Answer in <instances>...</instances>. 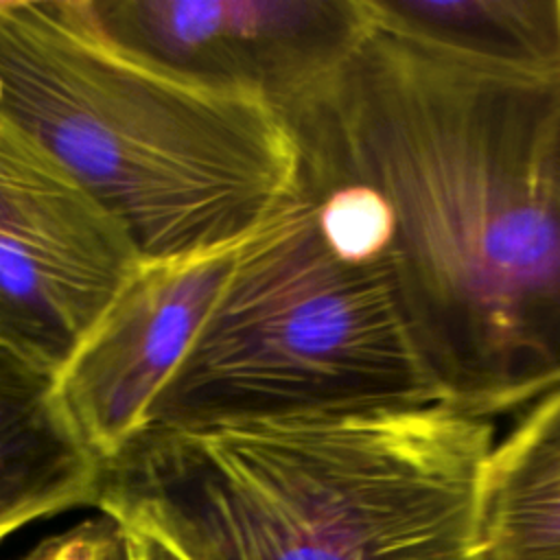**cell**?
<instances>
[{
  "label": "cell",
  "mask_w": 560,
  "mask_h": 560,
  "mask_svg": "<svg viewBox=\"0 0 560 560\" xmlns=\"http://www.w3.org/2000/svg\"><path fill=\"white\" fill-rule=\"evenodd\" d=\"M22 560H138V542L129 527L103 514L39 542Z\"/></svg>",
  "instance_id": "cell-11"
},
{
  "label": "cell",
  "mask_w": 560,
  "mask_h": 560,
  "mask_svg": "<svg viewBox=\"0 0 560 560\" xmlns=\"http://www.w3.org/2000/svg\"><path fill=\"white\" fill-rule=\"evenodd\" d=\"M142 262L127 228L0 116V341L59 374Z\"/></svg>",
  "instance_id": "cell-5"
},
{
  "label": "cell",
  "mask_w": 560,
  "mask_h": 560,
  "mask_svg": "<svg viewBox=\"0 0 560 560\" xmlns=\"http://www.w3.org/2000/svg\"><path fill=\"white\" fill-rule=\"evenodd\" d=\"M133 536H136V542H138V558L140 560H184L166 542L158 540L155 536L140 534V532H133Z\"/></svg>",
  "instance_id": "cell-12"
},
{
  "label": "cell",
  "mask_w": 560,
  "mask_h": 560,
  "mask_svg": "<svg viewBox=\"0 0 560 560\" xmlns=\"http://www.w3.org/2000/svg\"><path fill=\"white\" fill-rule=\"evenodd\" d=\"M374 28L453 63L560 77V0H365Z\"/></svg>",
  "instance_id": "cell-9"
},
{
  "label": "cell",
  "mask_w": 560,
  "mask_h": 560,
  "mask_svg": "<svg viewBox=\"0 0 560 560\" xmlns=\"http://www.w3.org/2000/svg\"><path fill=\"white\" fill-rule=\"evenodd\" d=\"M241 245L144 260L59 370L61 400L103 462L144 429L151 402L201 328Z\"/></svg>",
  "instance_id": "cell-7"
},
{
  "label": "cell",
  "mask_w": 560,
  "mask_h": 560,
  "mask_svg": "<svg viewBox=\"0 0 560 560\" xmlns=\"http://www.w3.org/2000/svg\"><path fill=\"white\" fill-rule=\"evenodd\" d=\"M438 402L387 282L302 195L245 241L144 427H217Z\"/></svg>",
  "instance_id": "cell-4"
},
{
  "label": "cell",
  "mask_w": 560,
  "mask_h": 560,
  "mask_svg": "<svg viewBox=\"0 0 560 560\" xmlns=\"http://www.w3.org/2000/svg\"><path fill=\"white\" fill-rule=\"evenodd\" d=\"M138 560H140V558H138Z\"/></svg>",
  "instance_id": "cell-13"
},
{
  "label": "cell",
  "mask_w": 560,
  "mask_h": 560,
  "mask_svg": "<svg viewBox=\"0 0 560 560\" xmlns=\"http://www.w3.org/2000/svg\"><path fill=\"white\" fill-rule=\"evenodd\" d=\"M122 50L280 114L324 85L372 28L365 0H81Z\"/></svg>",
  "instance_id": "cell-6"
},
{
  "label": "cell",
  "mask_w": 560,
  "mask_h": 560,
  "mask_svg": "<svg viewBox=\"0 0 560 560\" xmlns=\"http://www.w3.org/2000/svg\"><path fill=\"white\" fill-rule=\"evenodd\" d=\"M483 560H560V385L497 440L481 477Z\"/></svg>",
  "instance_id": "cell-10"
},
{
  "label": "cell",
  "mask_w": 560,
  "mask_h": 560,
  "mask_svg": "<svg viewBox=\"0 0 560 560\" xmlns=\"http://www.w3.org/2000/svg\"><path fill=\"white\" fill-rule=\"evenodd\" d=\"M0 116L59 160L144 260L241 245L300 197L298 147L271 103L122 50L81 0H0Z\"/></svg>",
  "instance_id": "cell-3"
},
{
  "label": "cell",
  "mask_w": 560,
  "mask_h": 560,
  "mask_svg": "<svg viewBox=\"0 0 560 560\" xmlns=\"http://www.w3.org/2000/svg\"><path fill=\"white\" fill-rule=\"evenodd\" d=\"M494 422L442 402L217 427H144L96 508L184 560H483Z\"/></svg>",
  "instance_id": "cell-2"
},
{
  "label": "cell",
  "mask_w": 560,
  "mask_h": 560,
  "mask_svg": "<svg viewBox=\"0 0 560 560\" xmlns=\"http://www.w3.org/2000/svg\"><path fill=\"white\" fill-rule=\"evenodd\" d=\"M282 116L300 188L381 269L438 402L492 420L560 385V77L372 26Z\"/></svg>",
  "instance_id": "cell-1"
},
{
  "label": "cell",
  "mask_w": 560,
  "mask_h": 560,
  "mask_svg": "<svg viewBox=\"0 0 560 560\" xmlns=\"http://www.w3.org/2000/svg\"><path fill=\"white\" fill-rule=\"evenodd\" d=\"M103 459L72 422L57 374L0 341V540L18 527L94 505Z\"/></svg>",
  "instance_id": "cell-8"
}]
</instances>
